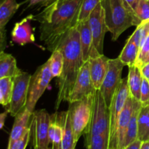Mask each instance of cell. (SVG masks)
<instances>
[{
    "label": "cell",
    "mask_w": 149,
    "mask_h": 149,
    "mask_svg": "<svg viewBox=\"0 0 149 149\" xmlns=\"http://www.w3.org/2000/svg\"><path fill=\"white\" fill-rule=\"evenodd\" d=\"M83 0L54 1L43 11L33 15L40 23V40L47 49L53 52L65 35L78 24L80 7Z\"/></svg>",
    "instance_id": "1"
},
{
    "label": "cell",
    "mask_w": 149,
    "mask_h": 149,
    "mask_svg": "<svg viewBox=\"0 0 149 149\" xmlns=\"http://www.w3.org/2000/svg\"><path fill=\"white\" fill-rule=\"evenodd\" d=\"M58 48L63 53V66L62 74L58 77V92L55 101L56 110L59 109L62 102H68L80 68L84 63L81 53L79 33L77 26L68 32Z\"/></svg>",
    "instance_id": "2"
},
{
    "label": "cell",
    "mask_w": 149,
    "mask_h": 149,
    "mask_svg": "<svg viewBox=\"0 0 149 149\" xmlns=\"http://www.w3.org/2000/svg\"><path fill=\"white\" fill-rule=\"evenodd\" d=\"M103 5L106 26L111 33L113 41L117 40L131 26H138L141 23L125 0H103Z\"/></svg>",
    "instance_id": "3"
},
{
    "label": "cell",
    "mask_w": 149,
    "mask_h": 149,
    "mask_svg": "<svg viewBox=\"0 0 149 149\" xmlns=\"http://www.w3.org/2000/svg\"><path fill=\"white\" fill-rule=\"evenodd\" d=\"M110 135L109 109L100 90L95 91L90 122L86 129L85 141L99 135Z\"/></svg>",
    "instance_id": "4"
},
{
    "label": "cell",
    "mask_w": 149,
    "mask_h": 149,
    "mask_svg": "<svg viewBox=\"0 0 149 149\" xmlns=\"http://www.w3.org/2000/svg\"><path fill=\"white\" fill-rule=\"evenodd\" d=\"M95 93H92L81 100L69 103L68 111L71 115V124L76 142L84 134L90 122L93 102Z\"/></svg>",
    "instance_id": "5"
},
{
    "label": "cell",
    "mask_w": 149,
    "mask_h": 149,
    "mask_svg": "<svg viewBox=\"0 0 149 149\" xmlns=\"http://www.w3.org/2000/svg\"><path fill=\"white\" fill-rule=\"evenodd\" d=\"M52 78L49 60L39 66L31 77L26 108L32 113L38 100L47 88Z\"/></svg>",
    "instance_id": "6"
},
{
    "label": "cell",
    "mask_w": 149,
    "mask_h": 149,
    "mask_svg": "<svg viewBox=\"0 0 149 149\" xmlns=\"http://www.w3.org/2000/svg\"><path fill=\"white\" fill-rule=\"evenodd\" d=\"M51 116L45 109L34 111L30 122L31 138L33 149H50L49 137Z\"/></svg>",
    "instance_id": "7"
},
{
    "label": "cell",
    "mask_w": 149,
    "mask_h": 149,
    "mask_svg": "<svg viewBox=\"0 0 149 149\" xmlns=\"http://www.w3.org/2000/svg\"><path fill=\"white\" fill-rule=\"evenodd\" d=\"M130 95L128 87L127 77L122 79L121 84L116 90L111 103L109 106V116H110V138H109V148L111 146L117 129L118 122L121 113L125 107L128 97Z\"/></svg>",
    "instance_id": "8"
},
{
    "label": "cell",
    "mask_w": 149,
    "mask_h": 149,
    "mask_svg": "<svg viewBox=\"0 0 149 149\" xmlns=\"http://www.w3.org/2000/svg\"><path fill=\"white\" fill-rule=\"evenodd\" d=\"M125 66V65L119 58L109 60V69L100 89L109 108L116 90L121 84L122 73Z\"/></svg>",
    "instance_id": "9"
},
{
    "label": "cell",
    "mask_w": 149,
    "mask_h": 149,
    "mask_svg": "<svg viewBox=\"0 0 149 149\" xmlns=\"http://www.w3.org/2000/svg\"><path fill=\"white\" fill-rule=\"evenodd\" d=\"M31 77V75L29 73L21 71L13 78V95L10 105L7 107L12 116L15 117L26 107Z\"/></svg>",
    "instance_id": "10"
},
{
    "label": "cell",
    "mask_w": 149,
    "mask_h": 149,
    "mask_svg": "<svg viewBox=\"0 0 149 149\" xmlns=\"http://www.w3.org/2000/svg\"><path fill=\"white\" fill-rule=\"evenodd\" d=\"M95 48L100 55L103 54V42L106 33L109 31L106 23L103 1L94 9L88 18Z\"/></svg>",
    "instance_id": "11"
},
{
    "label": "cell",
    "mask_w": 149,
    "mask_h": 149,
    "mask_svg": "<svg viewBox=\"0 0 149 149\" xmlns=\"http://www.w3.org/2000/svg\"><path fill=\"white\" fill-rule=\"evenodd\" d=\"M95 89L91 79L90 71V62L89 60L84 63L80 71L79 72L78 77L75 81L74 87L68 97V103L77 101L81 100L86 96L95 93Z\"/></svg>",
    "instance_id": "12"
},
{
    "label": "cell",
    "mask_w": 149,
    "mask_h": 149,
    "mask_svg": "<svg viewBox=\"0 0 149 149\" xmlns=\"http://www.w3.org/2000/svg\"><path fill=\"white\" fill-rule=\"evenodd\" d=\"M79 33V40L81 45V53L84 62L88 61L90 58L101 55L97 52L93 45V39L90 30L89 20H84L78 23L77 26Z\"/></svg>",
    "instance_id": "13"
},
{
    "label": "cell",
    "mask_w": 149,
    "mask_h": 149,
    "mask_svg": "<svg viewBox=\"0 0 149 149\" xmlns=\"http://www.w3.org/2000/svg\"><path fill=\"white\" fill-rule=\"evenodd\" d=\"M134 108V98L131 95L129 96L126 102L125 107L119 116V122H118L117 129H116V135H115L114 141L112 143L110 149H120L126 132L127 128L130 121Z\"/></svg>",
    "instance_id": "14"
},
{
    "label": "cell",
    "mask_w": 149,
    "mask_h": 149,
    "mask_svg": "<svg viewBox=\"0 0 149 149\" xmlns=\"http://www.w3.org/2000/svg\"><path fill=\"white\" fill-rule=\"evenodd\" d=\"M33 20V15L27 16L20 22L15 23L11 33L12 40L13 42L23 46L26 44L33 43L35 37L31 21Z\"/></svg>",
    "instance_id": "15"
},
{
    "label": "cell",
    "mask_w": 149,
    "mask_h": 149,
    "mask_svg": "<svg viewBox=\"0 0 149 149\" xmlns=\"http://www.w3.org/2000/svg\"><path fill=\"white\" fill-rule=\"evenodd\" d=\"M20 4L16 0H1L0 4V47L1 51L6 48L7 36L5 26L15 13L17 11Z\"/></svg>",
    "instance_id": "16"
},
{
    "label": "cell",
    "mask_w": 149,
    "mask_h": 149,
    "mask_svg": "<svg viewBox=\"0 0 149 149\" xmlns=\"http://www.w3.org/2000/svg\"><path fill=\"white\" fill-rule=\"evenodd\" d=\"M109 60L110 58H107L104 55H99L95 58H90L89 59L91 79L96 90H100L101 87L109 69Z\"/></svg>",
    "instance_id": "17"
},
{
    "label": "cell",
    "mask_w": 149,
    "mask_h": 149,
    "mask_svg": "<svg viewBox=\"0 0 149 149\" xmlns=\"http://www.w3.org/2000/svg\"><path fill=\"white\" fill-rule=\"evenodd\" d=\"M56 116L62 127V149H75L77 143L74 138L69 111L68 110L56 113Z\"/></svg>",
    "instance_id": "18"
},
{
    "label": "cell",
    "mask_w": 149,
    "mask_h": 149,
    "mask_svg": "<svg viewBox=\"0 0 149 149\" xmlns=\"http://www.w3.org/2000/svg\"><path fill=\"white\" fill-rule=\"evenodd\" d=\"M31 115V112L25 107L15 116V122L10 132L9 141H15L26 133L30 129Z\"/></svg>",
    "instance_id": "19"
},
{
    "label": "cell",
    "mask_w": 149,
    "mask_h": 149,
    "mask_svg": "<svg viewBox=\"0 0 149 149\" xmlns=\"http://www.w3.org/2000/svg\"><path fill=\"white\" fill-rule=\"evenodd\" d=\"M141 106H142L139 100H137L134 98L133 112H132L130 121L127 128L120 149H123L138 140V116Z\"/></svg>",
    "instance_id": "20"
},
{
    "label": "cell",
    "mask_w": 149,
    "mask_h": 149,
    "mask_svg": "<svg viewBox=\"0 0 149 149\" xmlns=\"http://www.w3.org/2000/svg\"><path fill=\"white\" fill-rule=\"evenodd\" d=\"M143 77L141 74V68L134 65L129 67L127 75V82L130 95L135 100H139L141 97V90Z\"/></svg>",
    "instance_id": "21"
},
{
    "label": "cell",
    "mask_w": 149,
    "mask_h": 149,
    "mask_svg": "<svg viewBox=\"0 0 149 149\" xmlns=\"http://www.w3.org/2000/svg\"><path fill=\"white\" fill-rule=\"evenodd\" d=\"M21 71L17 68L16 60L13 55L6 53L4 51L0 52V78H14Z\"/></svg>",
    "instance_id": "22"
},
{
    "label": "cell",
    "mask_w": 149,
    "mask_h": 149,
    "mask_svg": "<svg viewBox=\"0 0 149 149\" xmlns=\"http://www.w3.org/2000/svg\"><path fill=\"white\" fill-rule=\"evenodd\" d=\"M139 51V47L130 37H129L118 58L125 65H127L128 67L132 66L135 65Z\"/></svg>",
    "instance_id": "23"
},
{
    "label": "cell",
    "mask_w": 149,
    "mask_h": 149,
    "mask_svg": "<svg viewBox=\"0 0 149 149\" xmlns=\"http://www.w3.org/2000/svg\"><path fill=\"white\" fill-rule=\"evenodd\" d=\"M138 139L149 141V106H141L138 116Z\"/></svg>",
    "instance_id": "24"
},
{
    "label": "cell",
    "mask_w": 149,
    "mask_h": 149,
    "mask_svg": "<svg viewBox=\"0 0 149 149\" xmlns=\"http://www.w3.org/2000/svg\"><path fill=\"white\" fill-rule=\"evenodd\" d=\"M14 81L12 77L0 78V103L4 107L10 105L13 91Z\"/></svg>",
    "instance_id": "25"
},
{
    "label": "cell",
    "mask_w": 149,
    "mask_h": 149,
    "mask_svg": "<svg viewBox=\"0 0 149 149\" xmlns=\"http://www.w3.org/2000/svg\"><path fill=\"white\" fill-rule=\"evenodd\" d=\"M50 71L53 77H60L63 71V56L60 49H56L52 52L49 59Z\"/></svg>",
    "instance_id": "26"
},
{
    "label": "cell",
    "mask_w": 149,
    "mask_h": 149,
    "mask_svg": "<svg viewBox=\"0 0 149 149\" xmlns=\"http://www.w3.org/2000/svg\"><path fill=\"white\" fill-rule=\"evenodd\" d=\"M149 35V19L141 22L130 37L137 44L141 49V46Z\"/></svg>",
    "instance_id": "27"
},
{
    "label": "cell",
    "mask_w": 149,
    "mask_h": 149,
    "mask_svg": "<svg viewBox=\"0 0 149 149\" xmlns=\"http://www.w3.org/2000/svg\"><path fill=\"white\" fill-rule=\"evenodd\" d=\"M109 135H99L92 137L85 141L87 149H110L109 148Z\"/></svg>",
    "instance_id": "28"
},
{
    "label": "cell",
    "mask_w": 149,
    "mask_h": 149,
    "mask_svg": "<svg viewBox=\"0 0 149 149\" xmlns=\"http://www.w3.org/2000/svg\"><path fill=\"white\" fill-rule=\"evenodd\" d=\"M102 1L103 0H83L80 7L78 23L88 20L92 12Z\"/></svg>",
    "instance_id": "29"
},
{
    "label": "cell",
    "mask_w": 149,
    "mask_h": 149,
    "mask_svg": "<svg viewBox=\"0 0 149 149\" xmlns=\"http://www.w3.org/2000/svg\"><path fill=\"white\" fill-rule=\"evenodd\" d=\"M135 14L140 21L149 19V1L148 0H140L137 8L135 10Z\"/></svg>",
    "instance_id": "30"
},
{
    "label": "cell",
    "mask_w": 149,
    "mask_h": 149,
    "mask_svg": "<svg viewBox=\"0 0 149 149\" xmlns=\"http://www.w3.org/2000/svg\"><path fill=\"white\" fill-rule=\"evenodd\" d=\"M31 139L30 129L23 136L15 141H9L7 149H26Z\"/></svg>",
    "instance_id": "31"
},
{
    "label": "cell",
    "mask_w": 149,
    "mask_h": 149,
    "mask_svg": "<svg viewBox=\"0 0 149 149\" xmlns=\"http://www.w3.org/2000/svg\"><path fill=\"white\" fill-rule=\"evenodd\" d=\"M140 103L142 106H149V80L144 77L141 87Z\"/></svg>",
    "instance_id": "32"
},
{
    "label": "cell",
    "mask_w": 149,
    "mask_h": 149,
    "mask_svg": "<svg viewBox=\"0 0 149 149\" xmlns=\"http://www.w3.org/2000/svg\"><path fill=\"white\" fill-rule=\"evenodd\" d=\"M149 52V35L148 37L146 38V39L145 40V42H143V45L141 46V49H140L139 54H138V59H137L136 63H135V65H139V64L141 63V61H143V59L144 58V57L147 55Z\"/></svg>",
    "instance_id": "33"
},
{
    "label": "cell",
    "mask_w": 149,
    "mask_h": 149,
    "mask_svg": "<svg viewBox=\"0 0 149 149\" xmlns=\"http://www.w3.org/2000/svg\"><path fill=\"white\" fill-rule=\"evenodd\" d=\"M29 1V7H33V6L37 5V4H42L43 6H47L48 4H51L52 1L55 0H28Z\"/></svg>",
    "instance_id": "34"
},
{
    "label": "cell",
    "mask_w": 149,
    "mask_h": 149,
    "mask_svg": "<svg viewBox=\"0 0 149 149\" xmlns=\"http://www.w3.org/2000/svg\"><path fill=\"white\" fill-rule=\"evenodd\" d=\"M141 71L143 77L149 80V63L143 64L141 67Z\"/></svg>",
    "instance_id": "35"
},
{
    "label": "cell",
    "mask_w": 149,
    "mask_h": 149,
    "mask_svg": "<svg viewBox=\"0 0 149 149\" xmlns=\"http://www.w3.org/2000/svg\"><path fill=\"white\" fill-rule=\"evenodd\" d=\"M142 143V141L138 139L135 142L132 143L130 144L129 146H127L125 147L123 149H141Z\"/></svg>",
    "instance_id": "36"
},
{
    "label": "cell",
    "mask_w": 149,
    "mask_h": 149,
    "mask_svg": "<svg viewBox=\"0 0 149 149\" xmlns=\"http://www.w3.org/2000/svg\"><path fill=\"white\" fill-rule=\"evenodd\" d=\"M125 1L135 13V10H136L137 6L139 3L140 0H125Z\"/></svg>",
    "instance_id": "37"
},
{
    "label": "cell",
    "mask_w": 149,
    "mask_h": 149,
    "mask_svg": "<svg viewBox=\"0 0 149 149\" xmlns=\"http://www.w3.org/2000/svg\"><path fill=\"white\" fill-rule=\"evenodd\" d=\"M8 113H10V111H9L8 109H7L5 111L3 112V113H1V114H0V128H1V129H2L3 127H4L5 119L6 118H7Z\"/></svg>",
    "instance_id": "38"
},
{
    "label": "cell",
    "mask_w": 149,
    "mask_h": 149,
    "mask_svg": "<svg viewBox=\"0 0 149 149\" xmlns=\"http://www.w3.org/2000/svg\"><path fill=\"white\" fill-rule=\"evenodd\" d=\"M50 149H62V141H55L52 143Z\"/></svg>",
    "instance_id": "39"
},
{
    "label": "cell",
    "mask_w": 149,
    "mask_h": 149,
    "mask_svg": "<svg viewBox=\"0 0 149 149\" xmlns=\"http://www.w3.org/2000/svg\"><path fill=\"white\" fill-rule=\"evenodd\" d=\"M147 63H149V52H148V54H147L146 55L145 57H144V58H143V61H141V63L139 64L138 67H140V68H141V67L142 66V65H143V64Z\"/></svg>",
    "instance_id": "40"
},
{
    "label": "cell",
    "mask_w": 149,
    "mask_h": 149,
    "mask_svg": "<svg viewBox=\"0 0 149 149\" xmlns=\"http://www.w3.org/2000/svg\"><path fill=\"white\" fill-rule=\"evenodd\" d=\"M141 149H149V141L143 142Z\"/></svg>",
    "instance_id": "41"
},
{
    "label": "cell",
    "mask_w": 149,
    "mask_h": 149,
    "mask_svg": "<svg viewBox=\"0 0 149 149\" xmlns=\"http://www.w3.org/2000/svg\"><path fill=\"white\" fill-rule=\"evenodd\" d=\"M55 1H62V0H55Z\"/></svg>",
    "instance_id": "42"
},
{
    "label": "cell",
    "mask_w": 149,
    "mask_h": 149,
    "mask_svg": "<svg viewBox=\"0 0 149 149\" xmlns=\"http://www.w3.org/2000/svg\"><path fill=\"white\" fill-rule=\"evenodd\" d=\"M30 149H32V148H30Z\"/></svg>",
    "instance_id": "43"
},
{
    "label": "cell",
    "mask_w": 149,
    "mask_h": 149,
    "mask_svg": "<svg viewBox=\"0 0 149 149\" xmlns=\"http://www.w3.org/2000/svg\"><path fill=\"white\" fill-rule=\"evenodd\" d=\"M148 1H149V0H148Z\"/></svg>",
    "instance_id": "44"
}]
</instances>
